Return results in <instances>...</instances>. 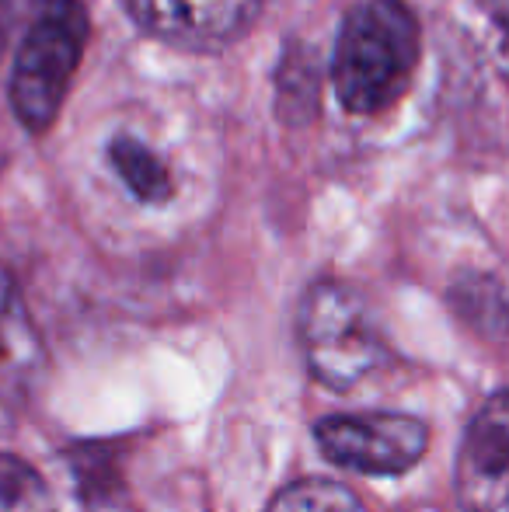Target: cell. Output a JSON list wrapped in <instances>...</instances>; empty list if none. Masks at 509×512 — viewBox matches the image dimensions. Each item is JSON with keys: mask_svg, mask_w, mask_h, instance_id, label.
<instances>
[{"mask_svg": "<svg viewBox=\"0 0 509 512\" xmlns=\"http://www.w3.org/2000/svg\"><path fill=\"white\" fill-rule=\"evenodd\" d=\"M314 439L332 464L360 474H405L429 450L426 422L401 411L328 415L314 425Z\"/></svg>", "mask_w": 509, "mask_h": 512, "instance_id": "cell-4", "label": "cell"}, {"mask_svg": "<svg viewBox=\"0 0 509 512\" xmlns=\"http://www.w3.org/2000/svg\"><path fill=\"white\" fill-rule=\"evenodd\" d=\"M39 359V335L11 272L0 265V373H21Z\"/></svg>", "mask_w": 509, "mask_h": 512, "instance_id": "cell-8", "label": "cell"}, {"mask_svg": "<svg viewBox=\"0 0 509 512\" xmlns=\"http://www.w3.org/2000/svg\"><path fill=\"white\" fill-rule=\"evenodd\" d=\"M489 4V11H492V18L499 21V25L509 32V0H485Z\"/></svg>", "mask_w": 509, "mask_h": 512, "instance_id": "cell-12", "label": "cell"}, {"mask_svg": "<svg viewBox=\"0 0 509 512\" xmlns=\"http://www.w3.org/2000/svg\"><path fill=\"white\" fill-rule=\"evenodd\" d=\"M0 512H56L46 478L14 453H0Z\"/></svg>", "mask_w": 509, "mask_h": 512, "instance_id": "cell-9", "label": "cell"}, {"mask_svg": "<svg viewBox=\"0 0 509 512\" xmlns=\"http://www.w3.org/2000/svg\"><path fill=\"white\" fill-rule=\"evenodd\" d=\"M297 335L307 370L335 391H349L387 359L381 331L370 321L360 293L346 283H314L300 300Z\"/></svg>", "mask_w": 509, "mask_h": 512, "instance_id": "cell-2", "label": "cell"}, {"mask_svg": "<svg viewBox=\"0 0 509 512\" xmlns=\"http://www.w3.org/2000/svg\"><path fill=\"white\" fill-rule=\"evenodd\" d=\"M105 157H109L112 171L123 182V189L136 203L143 206H164L171 196H175V178H171V168L147 140L133 133H119L109 140L105 147Z\"/></svg>", "mask_w": 509, "mask_h": 512, "instance_id": "cell-7", "label": "cell"}, {"mask_svg": "<svg viewBox=\"0 0 509 512\" xmlns=\"http://www.w3.org/2000/svg\"><path fill=\"white\" fill-rule=\"evenodd\" d=\"M0 53H4V4H0Z\"/></svg>", "mask_w": 509, "mask_h": 512, "instance_id": "cell-14", "label": "cell"}, {"mask_svg": "<svg viewBox=\"0 0 509 512\" xmlns=\"http://www.w3.org/2000/svg\"><path fill=\"white\" fill-rule=\"evenodd\" d=\"M143 32L189 49L224 46L252 21L255 0H126Z\"/></svg>", "mask_w": 509, "mask_h": 512, "instance_id": "cell-6", "label": "cell"}, {"mask_svg": "<svg viewBox=\"0 0 509 512\" xmlns=\"http://www.w3.org/2000/svg\"><path fill=\"white\" fill-rule=\"evenodd\" d=\"M32 4H39V11H56V7H67L70 0H32Z\"/></svg>", "mask_w": 509, "mask_h": 512, "instance_id": "cell-13", "label": "cell"}, {"mask_svg": "<svg viewBox=\"0 0 509 512\" xmlns=\"http://www.w3.org/2000/svg\"><path fill=\"white\" fill-rule=\"evenodd\" d=\"M88 46V14L77 0L42 11L11 70V105L28 129L53 126Z\"/></svg>", "mask_w": 509, "mask_h": 512, "instance_id": "cell-3", "label": "cell"}, {"mask_svg": "<svg viewBox=\"0 0 509 512\" xmlns=\"http://www.w3.org/2000/svg\"><path fill=\"white\" fill-rule=\"evenodd\" d=\"M457 499L464 512H489L509 499V391L492 394L464 432Z\"/></svg>", "mask_w": 509, "mask_h": 512, "instance_id": "cell-5", "label": "cell"}, {"mask_svg": "<svg viewBox=\"0 0 509 512\" xmlns=\"http://www.w3.org/2000/svg\"><path fill=\"white\" fill-rule=\"evenodd\" d=\"M311 56H290L283 60V70H279V102H283V112L293 119L297 115L314 112V102H318V77H314Z\"/></svg>", "mask_w": 509, "mask_h": 512, "instance_id": "cell-11", "label": "cell"}, {"mask_svg": "<svg viewBox=\"0 0 509 512\" xmlns=\"http://www.w3.org/2000/svg\"><path fill=\"white\" fill-rule=\"evenodd\" d=\"M489 512H509V499H503V502H499V506H492Z\"/></svg>", "mask_w": 509, "mask_h": 512, "instance_id": "cell-15", "label": "cell"}, {"mask_svg": "<svg viewBox=\"0 0 509 512\" xmlns=\"http://www.w3.org/2000/svg\"><path fill=\"white\" fill-rule=\"evenodd\" d=\"M265 512H367V506L339 481L304 478L276 492Z\"/></svg>", "mask_w": 509, "mask_h": 512, "instance_id": "cell-10", "label": "cell"}, {"mask_svg": "<svg viewBox=\"0 0 509 512\" xmlns=\"http://www.w3.org/2000/svg\"><path fill=\"white\" fill-rule=\"evenodd\" d=\"M422 56V32L405 0H367L342 21L332 60V84L346 112L381 115L412 84Z\"/></svg>", "mask_w": 509, "mask_h": 512, "instance_id": "cell-1", "label": "cell"}]
</instances>
